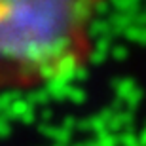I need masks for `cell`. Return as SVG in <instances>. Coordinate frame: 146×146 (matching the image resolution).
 Instances as JSON below:
<instances>
[{"label":"cell","mask_w":146,"mask_h":146,"mask_svg":"<svg viewBox=\"0 0 146 146\" xmlns=\"http://www.w3.org/2000/svg\"><path fill=\"white\" fill-rule=\"evenodd\" d=\"M104 0H0V95L63 82L87 65Z\"/></svg>","instance_id":"cell-1"}]
</instances>
